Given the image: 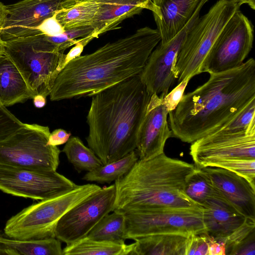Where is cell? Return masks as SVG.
Wrapping results in <instances>:
<instances>
[{
	"mask_svg": "<svg viewBox=\"0 0 255 255\" xmlns=\"http://www.w3.org/2000/svg\"><path fill=\"white\" fill-rule=\"evenodd\" d=\"M208 80L183 96L168 113L172 136L192 143L224 126L255 100V61L211 73Z\"/></svg>",
	"mask_w": 255,
	"mask_h": 255,
	"instance_id": "obj_1",
	"label": "cell"
},
{
	"mask_svg": "<svg viewBox=\"0 0 255 255\" xmlns=\"http://www.w3.org/2000/svg\"><path fill=\"white\" fill-rule=\"evenodd\" d=\"M160 40L157 29L145 26L74 59L58 74L50 100L92 97L139 75Z\"/></svg>",
	"mask_w": 255,
	"mask_h": 255,
	"instance_id": "obj_2",
	"label": "cell"
},
{
	"mask_svg": "<svg viewBox=\"0 0 255 255\" xmlns=\"http://www.w3.org/2000/svg\"><path fill=\"white\" fill-rule=\"evenodd\" d=\"M151 95L139 74L92 96L86 139L103 164L135 150L138 132Z\"/></svg>",
	"mask_w": 255,
	"mask_h": 255,
	"instance_id": "obj_3",
	"label": "cell"
},
{
	"mask_svg": "<svg viewBox=\"0 0 255 255\" xmlns=\"http://www.w3.org/2000/svg\"><path fill=\"white\" fill-rule=\"evenodd\" d=\"M194 164L163 153L138 161L115 181L114 210L134 207H168L203 211L185 192L186 180ZM113 210V211H114Z\"/></svg>",
	"mask_w": 255,
	"mask_h": 255,
	"instance_id": "obj_4",
	"label": "cell"
},
{
	"mask_svg": "<svg viewBox=\"0 0 255 255\" xmlns=\"http://www.w3.org/2000/svg\"><path fill=\"white\" fill-rule=\"evenodd\" d=\"M4 42V53L15 64L34 96L50 95L55 81L65 66L66 54L43 34Z\"/></svg>",
	"mask_w": 255,
	"mask_h": 255,
	"instance_id": "obj_5",
	"label": "cell"
},
{
	"mask_svg": "<svg viewBox=\"0 0 255 255\" xmlns=\"http://www.w3.org/2000/svg\"><path fill=\"white\" fill-rule=\"evenodd\" d=\"M101 188L96 184L78 185L67 192L41 200L9 218L3 233L9 237L19 239L55 238L56 226L60 219Z\"/></svg>",
	"mask_w": 255,
	"mask_h": 255,
	"instance_id": "obj_6",
	"label": "cell"
},
{
	"mask_svg": "<svg viewBox=\"0 0 255 255\" xmlns=\"http://www.w3.org/2000/svg\"><path fill=\"white\" fill-rule=\"evenodd\" d=\"M240 6L234 2L218 0L193 24L177 54L173 68L178 83L202 73L204 62L215 40Z\"/></svg>",
	"mask_w": 255,
	"mask_h": 255,
	"instance_id": "obj_7",
	"label": "cell"
},
{
	"mask_svg": "<svg viewBox=\"0 0 255 255\" xmlns=\"http://www.w3.org/2000/svg\"><path fill=\"white\" fill-rule=\"evenodd\" d=\"M120 211L124 213L125 217L126 240H134L160 234L189 235L206 233L201 210L168 207H134Z\"/></svg>",
	"mask_w": 255,
	"mask_h": 255,
	"instance_id": "obj_8",
	"label": "cell"
},
{
	"mask_svg": "<svg viewBox=\"0 0 255 255\" xmlns=\"http://www.w3.org/2000/svg\"><path fill=\"white\" fill-rule=\"evenodd\" d=\"M48 127L27 124L0 141V164L56 171L61 150L48 144Z\"/></svg>",
	"mask_w": 255,
	"mask_h": 255,
	"instance_id": "obj_9",
	"label": "cell"
},
{
	"mask_svg": "<svg viewBox=\"0 0 255 255\" xmlns=\"http://www.w3.org/2000/svg\"><path fill=\"white\" fill-rule=\"evenodd\" d=\"M254 26L240 10L226 23L203 65L202 73L223 72L241 65L252 49Z\"/></svg>",
	"mask_w": 255,
	"mask_h": 255,
	"instance_id": "obj_10",
	"label": "cell"
},
{
	"mask_svg": "<svg viewBox=\"0 0 255 255\" xmlns=\"http://www.w3.org/2000/svg\"><path fill=\"white\" fill-rule=\"evenodd\" d=\"M77 186L56 171L0 164V190L13 196L41 201L67 192Z\"/></svg>",
	"mask_w": 255,
	"mask_h": 255,
	"instance_id": "obj_11",
	"label": "cell"
},
{
	"mask_svg": "<svg viewBox=\"0 0 255 255\" xmlns=\"http://www.w3.org/2000/svg\"><path fill=\"white\" fill-rule=\"evenodd\" d=\"M115 198V183L101 187L60 219L55 238L69 245L86 237L105 216L113 211Z\"/></svg>",
	"mask_w": 255,
	"mask_h": 255,
	"instance_id": "obj_12",
	"label": "cell"
},
{
	"mask_svg": "<svg viewBox=\"0 0 255 255\" xmlns=\"http://www.w3.org/2000/svg\"><path fill=\"white\" fill-rule=\"evenodd\" d=\"M191 143L189 154L197 168L225 160L255 159V127L244 131L214 132Z\"/></svg>",
	"mask_w": 255,
	"mask_h": 255,
	"instance_id": "obj_13",
	"label": "cell"
},
{
	"mask_svg": "<svg viewBox=\"0 0 255 255\" xmlns=\"http://www.w3.org/2000/svg\"><path fill=\"white\" fill-rule=\"evenodd\" d=\"M199 16L192 19L174 38L164 43L159 42L150 53L139 74L140 80L150 95L164 98L176 79L173 68L177 54L189 30Z\"/></svg>",
	"mask_w": 255,
	"mask_h": 255,
	"instance_id": "obj_14",
	"label": "cell"
},
{
	"mask_svg": "<svg viewBox=\"0 0 255 255\" xmlns=\"http://www.w3.org/2000/svg\"><path fill=\"white\" fill-rule=\"evenodd\" d=\"M168 113L162 98L152 94L138 132L135 151L139 160H148L164 153L165 142L172 136Z\"/></svg>",
	"mask_w": 255,
	"mask_h": 255,
	"instance_id": "obj_15",
	"label": "cell"
},
{
	"mask_svg": "<svg viewBox=\"0 0 255 255\" xmlns=\"http://www.w3.org/2000/svg\"><path fill=\"white\" fill-rule=\"evenodd\" d=\"M65 0H21L7 5L8 16L1 32L3 41L26 36L60 9Z\"/></svg>",
	"mask_w": 255,
	"mask_h": 255,
	"instance_id": "obj_16",
	"label": "cell"
},
{
	"mask_svg": "<svg viewBox=\"0 0 255 255\" xmlns=\"http://www.w3.org/2000/svg\"><path fill=\"white\" fill-rule=\"evenodd\" d=\"M215 188L247 218L255 219V187L245 178L229 170L203 168Z\"/></svg>",
	"mask_w": 255,
	"mask_h": 255,
	"instance_id": "obj_17",
	"label": "cell"
},
{
	"mask_svg": "<svg viewBox=\"0 0 255 255\" xmlns=\"http://www.w3.org/2000/svg\"><path fill=\"white\" fill-rule=\"evenodd\" d=\"M209 0H152L158 15L153 16L159 31L160 43L167 42L180 32L194 17L199 16Z\"/></svg>",
	"mask_w": 255,
	"mask_h": 255,
	"instance_id": "obj_18",
	"label": "cell"
},
{
	"mask_svg": "<svg viewBox=\"0 0 255 255\" xmlns=\"http://www.w3.org/2000/svg\"><path fill=\"white\" fill-rule=\"evenodd\" d=\"M201 207L205 234L215 239L225 240L241 227L247 219L216 189Z\"/></svg>",
	"mask_w": 255,
	"mask_h": 255,
	"instance_id": "obj_19",
	"label": "cell"
},
{
	"mask_svg": "<svg viewBox=\"0 0 255 255\" xmlns=\"http://www.w3.org/2000/svg\"><path fill=\"white\" fill-rule=\"evenodd\" d=\"M98 8L92 24L94 38L119 28L124 20L147 9L153 16L158 15L157 7L151 0H98Z\"/></svg>",
	"mask_w": 255,
	"mask_h": 255,
	"instance_id": "obj_20",
	"label": "cell"
},
{
	"mask_svg": "<svg viewBox=\"0 0 255 255\" xmlns=\"http://www.w3.org/2000/svg\"><path fill=\"white\" fill-rule=\"evenodd\" d=\"M21 73L10 57L4 52L0 55V102L4 106L23 103L33 99Z\"/></svg>",
	"mask_w": 255,
	"mask_h": 255,
	"instance_id": "obj_21",
	"label": "cell"
},
{
	"mask_svg": "<svg viewBox=\"0 0 255 255\" xmlns=\"http://www.w3.org/2000/svg\"><path fill=\"white\" fill-rule=\"evenodd\" d=\"M189 235L167 233L136 239L132 255H186Z\"/></svg>",
	"mask_w": 255,
	"mask_h": 255,
	"instance_id": "obj_22",
	"label": "cell"
},
{
	"mask_svg": "<svg viewBox=\"0 0 255 255\" xmlns=\"http://www.w3.org/2000/svg\"><path fill=\"white\" fill-rule=\"evenodd\" d=\"M0 255H63L61 241L56 238L19 239L0 232Z\"/></svg>",
	"mask_w": 255,
	"mask_h": 255,
	"instance_id": "obj_23",
	"label": "cell"
},
{
	"mask_svg": "<svg viewBox=\"0 0 255 255\" xmlns=\"http://www.w3.org/2000/svg\"><path fill=\"white\" fill-rule=\"evenodd\" d=\"M98 8V0H65L56 18L65 30L91 26Z\"/></svg>",
	"mask_w": 255,
	"mask_h": 255,
	"instance_id": "obj_24",
	"label": "cell"
},
{
	"mask_svg": "<svg viewBox=\"0 0 255 255\" xmlns=\"http://www.w3.org/2000/svg\"><path fill=\"white\" fill-rule=\"evenodd\" d=\"M133 244L98 241L86 237L63 249V255H132Z\"/></svg>",
	"mask_w": 255,
	"mask_h": 255,
	"instance_id": "obj_25",
	"label": "cell"
},
{
	"mask_svg": "<svg viewBox=\"0 0 255 255\" xmlns=\"http://www.w3.org/2000/svg\"><path fill=\"white\" fill-rule=\"evenodd\" d=\"M125 217L115 210L105 216L90 231L86 237L98 241L125 243Z\"/></svg>",
	"mask_w": 255,
	"mask_h": 255,
	"instance_id": "obj_26",
	"label": "cell"
},
{
	"mask_svg": "<svg viewBox=\"0 0 255 255\" xmlns=\"http://www.w3.org/2000/svg\"><path fill=\"white\" fill-rule=\"evenodd\" d=\"M138 160V157L135 151H132L120 159L103 164L91 171L87 172L82 179L88 182L110 184L127 174Z\"/></svg>",
	"mask_w": 255,
	"mask_h": 255,
	"instance_id": "obj_27",
	"label": "cell"
},
{
	"mask_svg": "<svg viewBox=\"0 0 255 255\" xmlns=\"http://www.w3.org/2000/svg\"><path fill=\"white\" fill-rule=\"evenodd\" d=\"M62 152L69 162L79 173L91 171L103 165L94 152L86 146L77 136H71L65 143Z\"/></svg>",
	"mask_w": 255,
	"mask_h": 255,
	"instance_id": "obj_28",
	"label": "cell"
},
{
	"mask_svg": "<svg viewBox=\"0 0 255 255\" xmlns=\"http://www.w3.org/2000/svg\"><path fill=\"white\" fill-rule=\"evenodd\" d=\"M255 219L247 218L238 230L226 238V255H255Z\"/></svg>",
	"mask_w": 255,
	"mask_h": 255,
	"instance_id": "obj_29",
	"label": "cell"
},
{
	"mask_svg": "<svg viewBox=\"0 0 255 255\" xmlns=\"http://www.w3.org/2000/svg\"><path fill=\"white\" fill-rule=\"evenodd\" d=\"M215 191L216 189L204 168H196L185 183V193L200 207L205 201L213 196Z\"/></svg>",
	"mask_w": 255,
	"mask_h": 255,
	"instance_id": "obj_30",
	"label": "cell"
},
{
	"mask_svg": "<svg viewBox=\"0 0 255 255\" xmlns=\"http://www.w3.org/2000/svg\"><path fill=\"white\" fill-rule=\"evenodd\" d=\"M254 127H255V100L251 102L230 122L215 132L244 131Z\"/></svg>",
	"mask_w": 255,
	"mask_h": 255,
	"instance_id": "obj_31",
	"label": "cell"
},
{
	"mask_svg": "<svg viewBox=\"0 0 255 255\" xmlns=\"http://www.w3.org/2000/svg\"><path fill=\"white\" fill-rule=\"evenodd\" d=\"M209 167L223 168L245 178L255 187V159H230L212 163Z\"/></svg>",
	"mask_w": 255,
	"mask_h": 255,
	"instance_id": "obj_32",
	"label": "cell"
},
{
	"mask_svg": "<svg viewBox=\"0 0 255 255\" xmlns=\"http://www.w3.org/2000/svg\"><path fill=\"white\" fill-rule=\"evenodd\" d=\"M93 31L92 26H87L66 29L63 33L56 36H46L58 46L61 52L64 53L65 50L75 45L81 38L90 35L94 38L92 36Z\"/></svg>",
	"mask_w": 255,
	"mask_h": 255,
	"instance_id": "obj_33",
	"label": "cell"
},
{
	"mask_svg": "<svg viewBox=\"0 0 255 255\" xmlns=\"http://www.w3.org/2000/svg\"><path fill=\"white\" fill-rule=\"evenodd\" d=\"M24 124L0 102V141L9 137Z\"/></svg>",
	"mask_w": 255,
	"mask_h": 255,
	"instance_id": "obj_34",
	"label": "cell"
},
{
	"mask_svg": "<svg viewBox=\"0 0 255 255\" xmlns=\"http://www.w3.org/2000/svg\"><path fill=\"white\" fill-rule=\"evenodd\" d=\"M56 12L34 27L26 36L43 34L46 36L52 37L63 33L65 31V29L57 20Z\"/></svg>",
	"mask_w": 255,
	"mask_h": 255,
	"instance_id": "obj_35",
	"label": "cell"
},
{
	"mask_svg": "<svg viewBox=\"0 0 255 255\" xmlns=\"http://www.w3.org/2000/svg\"><path fill=\"white\" fill-rule=\"evenodd\" d=\"M208 255V244L205 233L192 234L188 237L186 255Z\"/></svg>",
	"mask_w": 255,
	"mask_h": 255,
	"instance_id": "obj_36",
	"label": "cell"
},
{
	"mask_svg": "<svg viewBox=\"0 0 255 255\" xmlns=\"http://www.w3.org/2000/svg\"><path fill=\"white\" fill-rule=\"evenodd\" d=\"M190 80L189 79L183 80L162 98L163 104L168 112L174 110L177 107L184 95V91Z\"/></svg>",
	"mask_w": 255,
	"mask_h": 255,
	"instance_id": "obj_37",
	"label": "cell"
},
{
	"mask_svg": "<svg viewBox=\"0 0 255 255\" xmlns=\"http://www.w3.org/2000/svg\"><path fill=\"white\" fill-rule=\"evenodd\" d=\"M70 132L62 129L58 128L50 132L49 136L48 144L57 146L66 143L71 137Z\"/></svg>",
	"mask_w": 255,
	"mask_h": 255,
	"instance_id": "obj_38",
	"label": "cell"
},
{
	"mask_svg": "<svg viewBox=\"0 0 255 255\" xmlns=\"http://www.w3.org/2000/svg\"><path fill=\"white\" fill-rule=\"evenodd\" d=\"M208 244V255H226V242L224 240L215 239L206 234Z\"/></svg>",
	"mask_w": 255,
	"mask_h": 255,
	"instance_id": "obj_39",
	"label": "cell"
},
{
	"mask_svg": "<svg viewBox=\"0 0 255 255\" xmlns=\"http://www.w3.org/2000/svg\"><path fill=\"white\" fill-rule=\"evenodd\" d=\"M8 16V9L6 5L0 1V34L5 25Z\"/></svg>",
	"mask_w": 255,
	"mask_h": 255,
	"instance_id": "obj_40",
	"label": "cell"
},
{
	"mask_svg": "<svg viewBox=\"0 0 255 255\" xmlns=\"http://www.w3.org/2000/svg\"><path fill=\"white\" fill-rule=\"evenodd\" d=\"M46 98L44 96L41 94L35 95L33 98L35 107L38 108L43 107L46 104Z\"/></svg>",
	"mask_w": 255,
	"mask_h": 255,
	"instance_id": "obj_41",
	"label": "cell"
},
{
	"mask_svg": "<svg viewBox=\"0 0 255 255\" xmlns=\"http://www.w3.org/2000/svg\"><path fill=\"white\" fill-rule=\"evenodd\" d=\"M228 1L234 2L238 3L240 5L246 3L249 5V6L253 10L255 9V0H226Z\"/></svg>",
	"mask_w": 255,
	"mask_h": 255,
	"instance_id": "obj_42",
	"label": "cell"
},
{
	"mask_svg": "<svg viewBox=\"0 0 255 255\" xmlns=\"http://www.w3.org/2000/svg\"><path fill=\"white\" fill-rule=\"evenodd\" d=\"M4 52V42L1 39L0 34V55Z\"/></svg>",
	"mask_w": 255,
	"mask_h": 255,
	"instance_id": "obj_43",
	"label": "cell"
},
{
	"mask_svg": "<svg viewBox=\"0 0 255 255\" xmlns=\"http://www.w3.org/2000/svg\"><path fill=\"white\" fill-rule=\"evenodd\" d=\"M152 1V0H151Z\"/></svg>",
	"mask_w": 255,
	"mask_h": 255,
	"instance_id": "obj_44",
	"label": "cell"
}]
</instances>
